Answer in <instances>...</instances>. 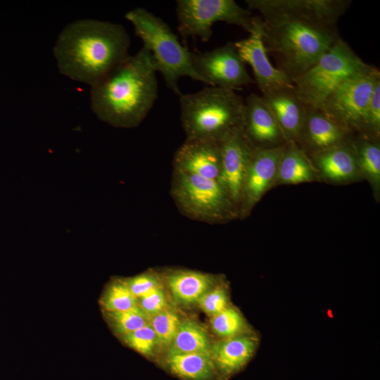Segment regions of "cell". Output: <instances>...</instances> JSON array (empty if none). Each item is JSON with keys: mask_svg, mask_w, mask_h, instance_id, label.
Instances as JSON below:
<instances>
[{"mask_svg": "<svg viewBox=\"0 0 380 380\" xmlns=\"http://www.w3.org/2000/svg\"><path fill=\"white\" fill-rule=\"evenodd\" d=\"M129 45L122 25L82 19L61 30L53 55L62 75L91 87L129 56Z\"/></svg>", "mask_w": 380, "mask_h": 380, "instance_id": "1", "label": "cell"}, {"mask_svg": "<svg viewBox=\"0 0 380 380\" xmlns=\"http://www.w3.org/2000/svg\"><path fill=\"white\" fill-rule=\"evenodd\" d=\"M151 53L142 47L91 87V110L115 127L138 125L158 98V81Z\"/></svg>", "mask_w": 380, "mask_h": 380, "instance_id": "2", "label": "cell"}, {"mask_svg": "<svg viewBox=\"0 0 380 380\" xmlns=\"http://www.w3.org/2000/svg\"><path fill=\"white\" fill-rule=\"evenodd\" d=\"M258 18L267 53L292 82L341 38L336 23L319 18L289 15Z\"/></svg>", "mask_w": 380, "mask_h": 380, "instance_id": "3", "label": "cell"}, {"mask_svg": "<svg viewBox=\"0 0 380 380\" xmlns=\"http://www.w3.org/2000/svg\"><path fill=\"white\" fill-rule=\"evenodd\" d=\"M179 96L181 120L189 139L220 144L241 130L245 100L234 90L210 86Z\"/></svg>", "mask_w": 380, "mask_h": 380, "instance_id": "4", "label": "cell"}, {"mask_svg": "<svg viewBox=\"0 0 380 380\" xmlns=\"http://www.w3.org/2000/svg\"><path fill=\"white\" fill-rule=\"evenodd\" d=\"M136 35L151 53L156 72H160L166 86L175 94H182L178 81L189 77L203 82L194 69L191 51L179 42L177 36L160 18L144 8H135L125 14Z\"/></svg>", "mask_w": 380, "mask_h": 380, "instance_id": "5", "label": "cell"}, {"mask_svg": "<svg viewBox=\"0 0 380 380\" xmlns=\"http://www.w3.org/2000/svg\"><path fill=\"white\" fill-rule=\"evenodd\" d=\"M369 66L340 38L293 84L305 106L319 108L344 81Z\"/></svg>", "mask_w": 380, "mask_h": 380, "instance_id": "6", "label": "cell"}, {"mask_svg": "<svg viewBox=\"0 0 380 380\" xmlns=\"http://www.w3.org/2000/svg\"><path fill=\"white\" fill-rule=\"evenodd\" d=\"M176 13L181 35L198 37L204 42L210 39L215 23L237 25L249 33L255 16L234 0H179Z\"/></svg>", "mask_w": 380, "mask_h": 380, "instance_id": "7", "label": "cell"}, {"mask_svg": "<svg viewBox=\"0 0 380 380\" xmlns=\"http://www.w3.org/2000/svg\"><path fill=\"white\" fill-rule=\"evenodd\" d=\"M380 72L369 65L366 70L344 81L321 107L347 129L362 127L367 108Z\"/></svg>", "mask_w": 380, "mask_h": 380, "instance_id": "8", "label": "cell"}, {"mask_svg": "<svg viewBox=\"0 0 380 380\" xmlns=\"http://www.w3.org/2000/svg\"><path fill=\"white\" fill-rule=\"evenodd\" d=\"M193 67L209 86L236 90L253 83L234 42L202 53L191 52Z\"/></svg>", "mask_w": 380, "mask_h": 380, "instance_id": "9", "label": "cell"}, {"mask_svg": "<svg viewBox=\"0 0 380 380\" xmlns=\"http://www.w3.org/2000/svg\"><path fill=\"white\" fill-rule=\"evenodd\" d=\"M237 52L253 69L255 79L262 94L293 86L291 80L272 65L262 41L258 16H255L254 26L249 36L234 42Z\"/></svg>", "mask_w": 380, "mask_h": 380, "instance_id": "10", "label": "cell"}, {"mask_svg": "<svg viewBox=\"0 0 380 380\" xmlns=\"http://www.w3.org/2000/svg\"><path fill=\"white\" fill-rule=\"evenodd\" d=\"M247 9L261 16L289 15L322 19L337 24L351 1L348 0H246Z\"/></svg>", "mask_w": 380, "mask_h": 380, "instance_id": "11", "label": "cell"}, {"mask_svg": "<svg viewBox=\"0 0 380 380\" xmlns=\"http://www.w3.org/2000/svg\"><path fill=\"white\" fill-rule=\"evenodd\" d=\"M182 172L177 186L180 201L191 210L201 215H213L224 205V189L217 179L204 178Z\"/></svg>", "mask_w": 380, "mask_h": 380, "instance_id": "12", "label": "cell"}, {"mask_svg": "<svg viewBox=\"0 0 380 380\" xmlns=\"http://www.w3.org/2000/svg\"><path fill=\"white\" fill-rule=\"evenodd\" d=\"M221 168L218 181L234 198L239 197L253 153L241 130L220 144Z\"/></svg>", "mask_w": 380, "mask_h": 380, "instance_id": "13", "label": "cell"}, {"mask_svg": "<svg viewBox=\"0 0 380 380\" xmlns=\"http://www.w3.org/2000/svg\"><path fill=\"white\" fill-rule=\"evenodd\" d=\"M241 132L248 142L255 143L260 148L277 144L285 139L272 113L262 96L250 94L245 99Z\"/></svg>", "mask_w": 380, "mask_h": 380, "instance_id": "14", "label": "cell"}, {"mask_svg": "<svg viewBox=\"0 0 380 380\" xmlns=\"http://www.w3.org/2000/svg\"><path fill=\"white\" fill-rule=\"evenodd\" d=\"M261 96L284 138L290 141L298 138L308 106L297 95L294 86L277 89Z\"/></svg>", "mask_w": 380, "mask_h": 380, "instance_id": "15", "label": "cell"}, {"mask_svg": "<svg viewBox=\"0 0 380 380\" xmlns=\"http://www.w3.org/2000/svg\"><path fill=\"white\" fill-rule=\"evenodd\" d=\"M180 170L204 178L217 179L221 168L220 144L203 139H189L178 151Z\"/></svg>", "mask_w": 380, "mask_h": 380, "instance_id": "16", "label": "cell"}, {"mask_svg": "<svg viewBox=\"0 0 380 380\" xmlns=\"http://www.w3.org/2000/svg\"><path fill=\"white\" fill-rule=\"evenodd\" d=\"M347 129L320 108L307 107L298 137H303L314 148L322 151L340 145Z\"/></svg>", "mask_w": 380, "mask_h": 380, "instance_id": "17", "label": "cell"}, {"mask_svg": "<svg viewBox=\"0 0 380 380\" xmlns=\"http://www.w3.org/2000/svg\"><path fill=\"white\" fill-rule=\"evenodd\" d=\"M257 341L252 336L239 335L222 338L211 345L210 355L214 365L230 374L242 367L253 356Z\"/></svg>", "mask_w": 380, "mask_h": 380, "instance_id": "18", "label": "cell"}, {"mask_svg": "<svg viewBox=\"0 0 380 380\" xmlns=\"http://www.w3.org/2000/svg\"><path fill=\"white\" fill-rule=\"evenodd\" d=\"M283 147L253 151L247 172L246 189L252 201L258 199L278 171Z\"/></svg>", "mask_w": 380, "mask_h": 380, "instance_id": "19", "label": "cell"}, {"mask_svg": "<svg viewBox=\"0 0 380 380\" xmlns=\"http://www.w3.org/2000/svg\"><path fill=\"white\" fill-rule=\"evenodd\" d=\"M168 284L175 299L186 305L197 303L211 289L213 281L208 275L202 273L179 271L169 276Z\"/></svg>", "mask_w": 380, "mask_h": 380, "instance_id": "20", "label": "cell"}, {"mask_svg": "<svg viewBox=\"0 0 380 380\" xmlns=\"http://www.w3.org/2000/svg\"><path fill=\"white\" fill-rule=\"evenodd\" d=\"M211 343L205 329L193 319L180 322L169 345L168 353H201L210 355Z\"/></svg>", "mask_w": 380, "mask_h": 380, "instance_id": "21", "label": "cell"}, {"mask_svg": "<svg viewBox=\"0 0 380 380\" xmlns=\"http://www.w3.org/2000/svg\"><path fill=\"white\" fill-rule=\"evenodd\" d=\"M318 164L331 179L340 180L352 177L356 172V158L352 148L339 145L318 154Z\"/></svg>", "mask_w": 380, "mask_h": 380, "instance_id": "22", "label": "cell"}, {"mask_svg": "<svg viewBox=\"0 0 380 380\" xmlns=\"http://www.w3.org/2000/svg\"><path fill=\"white\" fill-rule=\"evenodd\" d=\"M167 363L175 374L194 380L207 379L214 369L211 355L201 353H168Z\"/></svg>", "mask_w": 380, "mask_h": 380, "instance_id": "23", "label": "cell"}, {"mask_svg": "<svg viewBox=\"0 0 380 380\" xmlns=\"http://www.w3.org/2000/svg\"><path fill=\"white\" fill-rule=\"evenodd\" d=\"M288 148H283L278 172L281 180L297 184L312 179V170L304 153L290 141Z\"/></svg>", "mask_w": 380, "mask_h": 380, "instance_id": "24", "label": "cell"}, {"mask_svg": "<svg viewBox=\"0 0 380 380\" xmlns=\"http://www.w3.org/2000/svg\"><path fill=\"white\" fill-rule=\"evenodd\" d=\"M101 305L106 312H120L138 305V299L132 293L126 280H115L103 293Z\"/></svg>", "mask_w": 380, "mask_h": 380, "instance_id": "25", "label": "cell"}, {"mask_svg": "<svg viewBox=\"0 0 380 380\" xmlns=\"http://www.w3.org/2000/svg\"><path fill=\"white\" fill-rule=\"evenodd\" d=\"M113 330L121 336L150 323L151 317L139 306L120 312H106Z\"/></svg>", "mask_w": 380, "mask_h": 380, "instance_id": "26", "label": "cell"}, {"mask_svg": "<svg viewBox=\"0 0 380 380\" xmlns=\"http://www.w3.org/2000/svg\"><path fill=\"white\" fill-rule=\"evenodd\" d=\"M210 324L213 331L224 338L241 335L246 327L239 312L229 306L213 316Z\"/></svg>", "mask_w": 380, "mask_h": 380, "instance_id": "27", "label": "cell"}, {"mask_svg": "<svg viewBox=\"0 0 380 380\" xmlns=\"http://www.w3.org/2000/svg\"><path fill=\"white\" fill-rule=\"evenodd\" d=\"M180 322L178 315L167 308L151 317L150 324L156 333L158 343L169 346L177 331Z\"/></svg>", "mask_w": 380, "mask_h": 380, "instance_id": "28", "label": "cell"}, {"mask_svg": "<svg viewBox=\"0 0 380 380\" xmlns=\"http://www.w3.org/2000/svg\"><path fill=\"white\" fill-rule=\"evenodd\" d=\"M126 344L143 355H151L158 343L156 333L150 323L123 336Z\"/></svg>", "mask_w": 380, "mask_h": 380, "instance_id": "29", "label": "cell"}, {"mask_svg": "<svg viewBox=\"0 0 380 380\" xmlns=\"http://www.w3.org/2000/svg\"><path fill=\"white\" fill-rule=\"evenodd\" d=\"M359 161L364 171L373 179L380 177V148L377 143L363 141L357 148Z\"/></svg>", "mask_w": 380, "mask_h": 380, "instance_id": "30", "label": "cell"}, {"mask_svg": "<svg viewBox=\"0 0 380 380\" xmlns=\"http://www.w3.org/2000/svg\"><path fill=\"white\" fill-rule=\"evenodd\" d=\"M197 303L205 313L212 317L229 306L227 293L221 287L210 289L198 300Z\"/></svg>", "mask_w": 380, "mask_h": 380, "instance_id": "31", "label": "cell"}, {"mask_svg": "<svg viewBox=\"0 0 380 380\" xmlns=\"http://www.w3.org/2000/svg\"><path fill=\"white\" fill-rule=\"evenodd\" d=\"M138 305L150 317L166 308V299L160 286L137 298Z\"/></svg>", "mask_w": 380, "mask_h": 380, "instance_id": "32", "label": "cell"}, {"mask_svg": "<svg viewBox=\"0 0 380 380\" xmlns=\"http://www.w3.org/2000/svg\"><path fill=\"white\" fill-rule=\"evenodd\" d=\"M380 126V79L374 87L362 127L370 128L376 131Z\"/></svg>", "mask_w": 380, "mask_h": 380, "instance_id": "33", "label": "cell"}, {"mask_svg": "<svg viewBox=\"0 0 380 380\" xmlns=\"http://www.w3.org/2000/svg\"><path fill=\"white\" fill-rule=\"evenodd\" d=\"M132 293L137 298L160 286L156 278L149 274H140L126 280Z\"/></svg>", "mask_w": 380, "mask_h": 380, "instance_id": "34", "label": "cell"}]
</instances>
